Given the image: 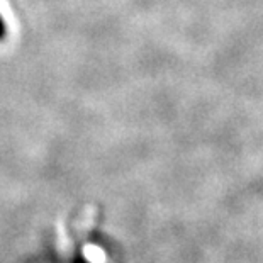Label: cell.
<instances>
[{
  "label": "cell",
  "mask_w": 263,
  "mask_h": 263,
  "mask_svg": "<svg viewBox=\"0 0 263 263\" xmlns=\"http://www.w3.org/2000/svg\"><path fill=\"white\" fill-rule=\"evenodd\" d=\"M4 34H5V26H4V21H2V17H0V39L4 37Z\"/></svg>",
  "instance_id": "6da1fadb"
}]
</instances>
